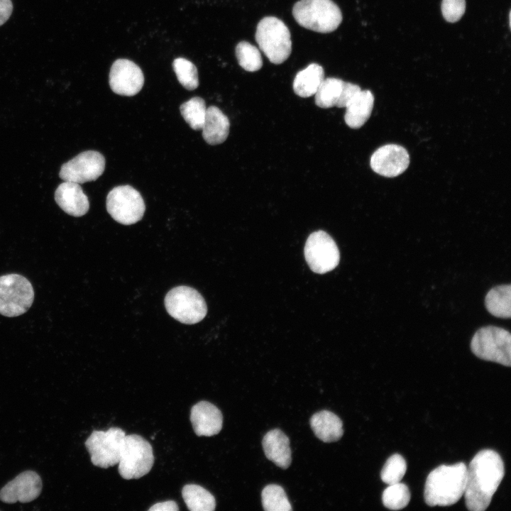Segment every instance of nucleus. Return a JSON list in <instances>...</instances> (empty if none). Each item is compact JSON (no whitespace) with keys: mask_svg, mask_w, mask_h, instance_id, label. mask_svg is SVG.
Listing matches in <instances>:
<instances>
[{"mask_svg":"<svg viewBox=\"0 0 511 511\" xmlns=\"http://www.w3.org/2000/svg\"><path fill=\"white\" fill-rule=\"evenodd\" d=\"M511 285H501L492 288L486 295L485 305L490 314L498 318L511 317Z\"/></svg>","mask_w":511,"mask_h":511,"instance_id":"5701e85b","label":"nucleus"},{"mask_svg":"<svg viewBox=\"0 0 511 511\" xmlns=\"http://www.w3.org/2000/svg\"><path fill=\"white\" fill-rule=\"evenodd\" d=\"M465 10V0H442V15L448 22L454 23L458 21L464 14Z\"/></svg>","mask_w":511,"mask_h":511,"instance_id":"2f4dec72","label":"nucleus"},{"mask_svg":"<svg viewBox=\"0 0 511 511\" xmlns=\"http://www.w3.org/2000/svg\"><path fill=\"white\" fill-rule=\"evenodd\" d=\"M181 114L185 121L194 130L202 129L206 116V104L199 97H194L180 105Z\"/></svg>","mask_w":511,"mask_h":511,"instance_id":"bb28decb","label":"nucleus"},{"mask_svg":"<svg viewBox=\"0 0 511 511\" xmlns=\"http://www.w3.org/2000/svg\"><path fill=\"white\" fill-rule=\"evenodd\" d=\"M230 122L228 117L216 106L207 108L202 136L209 145L224 143L229 133Z\"/></svg>","mask_w":511,"mask_h":511,"instance_id":"6ab92c4d","label":"nucleus"},{"mask_svg":"<svg viewBox=\"0 0 511 511\" xmlns=\"http://www.w3.org/2000/svg\"><path fill=\"white\" fill-rule=\"evenodd\" d=\"M259 48L270 62H284L292 51L290 32L280 19L274 16L262 18L257 25L255 35Z\"/></svg>","mask_w":511,"mask_h":511,"instance_id":"20e7f679","label":"nucleus"},{"mask_svg":"<svg viewBox=\"0 0 511 511\" xmlns=\"http://www.w3.org/2000/svg\"><path fill=\"white\" fill-rule=\"evenodd\" d=\"M304 257L313 272L324 274L338 265L340 253L335 241L327 233L317 231L312 233L306 241Z\"/></svg>","mask_w":511,"mask_h":511,"instance_id":"9b49d317","label":"nucleus"},{"mask_svg":"<svg viewBox=\"0 0 511 511\" xmlns=\"http://www.w3.org/2000/svg\"><path fill=\"white\" fill-rule=\"evenodd\" d=\"M410 164L407 150L397 144H387L378 148L371 155L370 165L377 174L395 177L403 173Z\"/></svg>","mask_w":511,"mask_h":511,"instance_id":"4468645a","label":"nucleus"},{"mask_svg":"<svg viewBox=\"0 0 511 511\" xmlns=\"http://www.w3.org/2000/svg\"><path fill=\"white\" fill-rule=\"evenodd\" d=\"M467 466L463 462L441 465L428 475L424 491V501L430 507L450 506L464 494Z\"/></svg>","mask_w":511,"mask_h":511,"instance_id":"f03ea898","label":"nucleus"},{"mask_svg":"<svg viewBox=\"0 0 511 511\" xmlns=\"http://www.w3.org/2000/svg\"><path fill=\"white\" fill-rule=\"evenodd\" d=\"M168 314L178 322L194 324L202 321L207 312L204 299L195 289L177 286L170 290L165 297Z\"/></svg>","mask_w":511,"mask_h":511,"instance_id":"0eeeda50","label":"nucleus"},{"mask_svg":"<svg viewBox=\"0 0 511 511\" xmlns=\"http://www.w3.org/2000/svg\"><path fill=\"white\" fill-rule=\"evenodd\" d=\"M149 510L150 511H177L179 507L177 504L173 500H167L162 502H158L152 505Z\"/></svg>","mask_w":511,"mask_h":511,"instance_id":"f704fd0d","label":"nucleus"},{"mask_svg":"<svg viewBox=\"0 0 511 511\" xmlns=\"http://www.w3.org/2000/svg\"><path fill=\"white\" fill-rule=\"evenodd\" d=\"M361 90V89L358 85L344 82L336 106L339 108H346Z\"/></svg>","mask_w":511,"mask_h":511,"instance_id":"473e14b6","label":"nucleus"},{"mask_svg":"<svg viewBox=\"0 0 511 511\" xmlns=\"http://www.w3.org/2000/svg\"><path fill=\"white\" fill-rule=\"evenodd\" d=\"M125 436L119 427L93 431L84 443L92 463L102 468L118 464Z\"/></svg>","mask_w":511,"mask_h":511,"instance_id":"1a4fd4ad","label":"nucleus"},{"mask_svg":"<svg viewBox=\"0 0 511 511\" xmlns=\"http://www.w3.org/2000/svg\"><path fill=\"white\" fill-rule=\"evenodd\" d=\"M33 300V286L25 277L18 274L0 276V314L20 316L29 309Z\"/></svg>","mask_w":511,"mask_h":511,"instance_id":"6e6552de","label":"nucleus"},{"mask_svg":"<svg viewBox=\"0 0 511 511\" xmlns=\"http://www.w3.org/2000/svg\"><path fill=\"white\" fill-rule=\"evenodd\" d=\"M471 349L480 359L505 366L511 365V335L502 328L495 326L480 328L471 339Z\"/></svg>","mask_w":511,"mask_h":511,"instance_id":"423d86ee","label":"nucleus"},{"mask_svg":"<svg viewBox=\"0 0 511 511\" xmlns=\"http://www.w3.org/2000/svg\"><path fill=\"white\" fill-rule=\"evenodd\" d=\"M154 463L151 444L138 434L126 435L122 446L118 470L126 479H138L146 475Z\"/></svg>","mask_w":511,"mask_h":511,"instance_id":"39448f33","label":"nucleus"},{"mask_svg":"<svg viewBox=\"0 0 511 511\" xmlns=\"http://www.w3.org/2000/svg\"><path fill=\"white\" fill-rule=\"evenodd\" d=\"M236 56L239 65L248 72L259 70L263 60L259 50L246 41H241L236 47Z\"/></svg>","mask_w":511,"mask_h":511,"instance_id":"c85d7f7f","label":"nucleus"},{"mask_svg":"<svg viewBox=\"0 0 511 511\" xmlns=\"http://www.w3.org/2000/svg\"><path fill=\"white\" fill-rule=\"evenodd\" d=\"M262 504L266 511H290L292 510L284 489L279 485L269 484L262 490Z\"/></svg>","mask_w":511,"mask_h":511,"instance_id":"a878e982","label":"nucleus"},{"mask_svg":"<svg viewBox=\"0 0 511 511\" xmlns=\"http://www.w3.org/2000/svg\"><path fill=\"white\" fill-rule=\"evenodd\" d=\"M106 209L116 221L131 225L143 218L145 205L138 191L130 185H121L108 193Z\"/></svg>","mask_w":511,"mask_h":511,"instance_id":"9d476101","label":"nucleus"},{"mask_svg":"<svg viewBox=\"0 0 511 511\" xmlns=\"http://www.w3.org/2000/svg\"><path fill=\"white\" fill-rule=\"evenodd\" d=\"M374 96L370 90H361L346 107L344 121L351 128L363 126L371 115Z\"/></svg>","mask_w":511,"mask_h":511,"instance_id":"412c9836","label":"nucleus"},{"mask_svg":"<svg viewBox=\"0 0 511 511\" xmlns=\"http://www.w3.org/2000/svg\"><path fill=\"white\" fill-rule=\"evenodd\" d=\"M172 67L180 83L188 90H194L199 85L196 66L189 60L178 57L174 60Z\"/></svg>","mask_w":511,"mask_h":511,"instance_id":"c756f323","label":"nucleus"},{"mask_svg":"<svg viewBox=\"0 0 511 511\" xmlns=\"http://www.w3.org/2000/svg\"><path fill=\"white\" fill-rule=\"evenodd\" d=\"M105 158L95 150L84 151L64 163L60 177L67 182L82 184L99 178L105 169Z\"/></svg>","mask_w":511,"mask_h":511,"instance_id":"f8f14e48","label":"nucleus"},{"mask_svg":"<svg viewBox=\"0 0 511 511\" xmlns=\"http://www.w3.org/2000/svg\"><path fill=\"white\" fill-rule=\"evenodd\" d=\"M42 490V480L33 471L21 473L0 490V499L5 503L29 502L37 498Z\"/></svg>","mask_w":511,"mask_h":511,"instance_id":"2eb2a0df","label":"nucleus"},{"mask_svg":"<svg viewBox=\"0 0 511 511\" xmlns=\"http://www.w3.org/2000/svg\"><path fill=\"white\" fill-rule=\"evenodd\" d=\"M262 445L265 456L276 466L283 469L291 463V449L287 436L279 429H274L265 434Z\"/></svg>","mask_w":511,"mask_h":511,"instance_id":"a211bd4d","label":"nucleus"},{"mask_svg":"<svg viewBox=\"0 0 511 511\" xmlns=\"http://www.w3.org/2000/svg\"><path fill=\"white\" fill-rule=\"evenodd\" d=\"M388 485L383 493V505L392 510L405 508L410 500V492L408 487L400 482Z\"/></svg>","mask_w":511,"mask_h":511,"instance_id":"cd10ccee","label":"nucleus"},{"mask_svg":"<svg viewBox=\"0 0 511 511\" xmlns=\"http://www.w3.org/2000/svg\"><path fill=\"white\" fill-rule=\"evenodd\" d=\"M55 199L65 213L73 216H82L89 209L88 197L76 182L65 181L61 183L55 190Z\"/></svg>","mask_w":511,"mask_h":511,"instance_id":"f3484780","label":"nucleus"},{"mask_svg":"<svg viewBox=\"0 0 511 511\" xmlns=\"http://www.w3.org/2000/svg\"><path fill=\"white\" fill-rule=\"evenodd\" d=\"M505 475L504 463L495 451L485 449L467 467L465 503L471 511L485 510Z\"/></svg>","mask_w":511,"mask_h":511,"instance_id":"f257e3e1","label":"nucleus"},{"mask_svg":"<svg viewBox=\"0 0 511 511\" xmlns=\"http://www.w3.org/2000/svg\"><path fill=\"white\" fill-rule=\"evenodd\" d=\"M292 15L301 26L322 33L333 32L342 21L341 11L331 0H300Z\"/></svg>","mask_w":511,"mask_h":511,"instance_id":"7ed1b4c3","label":"nucleus"},{"mask_svg":"<svg viewBox=\"0 0 511 511\" xmlns=\"http://www.w3.org/2000/svg\"><path fill=\"white\" fill-rule=\"evenodd\" d=\"M324 79L323 67L312 63L296 75L293 81V90L301 97L314 95Z\"/></svg>","mask_w":511,"mask_h":511,"instance_id":"4be33fe9","label":"nucleus"},{"mask_svg":"<svg viewBox=\"0 0 511 511\" xmlns=\"http://www.w3.org/2000/svg\"><path fill=\"white\" fill-rule=\"evenodd\" d=\"M344 82L341 79L335 77L324 79L314 94L316 105L324 109L336 106Z\"/></svg>","mask_w":511,"mask_h":511,"instance_id":"393cba45","label":"nucleus"},{"mask_svg":"<svg viewBox=\"0 0 511 511\" xmlns=\"http://www.w3.org/2000/svg\"><path fill=\"white\" fill-rule=\"evenodd\" d=\"M310 426L315 436L324 442L336 441L344 434L342 421L328 410L314 414L310 418Z\"/></svg>","mask_w":511,"mask_h":511,"instance_id":"aec40b11","label":"nucleus"},{"mask_svg":"<svg viewBox=\"0 0 511 511\" xmlns=\"http://www.w3.org/2000/svg\"><path fill=\"white\" fill-rule=\"evenodd\" d=\"M13 11L11 0H0V26L9 18Z\"/></svg>","mask_w":511,"mask_h":511,"instance_id":"72a5a7b5","label":"nucleus"},{"mask_svg":"<svg viewBox=\"0 0 511 511\" xmlns=\"http://www.w3.org/2000/svg\"><path fill=\"white\" fill-rule=\"evenodd\" d=\"M182 496L191 511H213L216 507L214 495L199 485H185L182 490Z\"/></svg>","mask_w":511,"mask_h":511,"instance_id":"b1692460","label":"nucleus"},{"mask_svg":"<svg viewBox=\"0 0 511 511\" xmlns=\"http://www.w3.org/2000/svg\"><path fill=\"white\" fill-rule=\"evenodd\" d=\"M143 84V72L133 62L127 59H119L111 65L109 85L114 93L123 96H134L141 91Z\"/></svg>","mask_w":511,"mask_h":511,"instance_id":"ddd939ff","label":"nucleus"},{"mask_svg":"<svg viewBox=\"0 0 511 511\" xmlns=\"http://www.w3.org/2000/svg\"><path fill=\"white\" fill-rule=\"evenodd\" d=\"M407 471V463L400 454H395L388 458L384 464L380 477L383 483L392 485L401 481Z\"/></svg>","mask_w":511,"mask_h":511,"instance_id":"7c9ffc66","label":"nucleus"},{"mask_svg":"<svg viewBox=\"0 0 511 511\" xmlns=\"http://www.w3.org/2000/svg\"><path fill=\"white\" fill-rule=\"evenodd\" d=\"M190 421L197 436H211L221 430L223 416L219 409L212 403L200 401L192 407Z\"/></svg>","mask_w":511,"mask_h":511,"instance_id":"dca6fc26","label":"nucleus"}]
</instances>
